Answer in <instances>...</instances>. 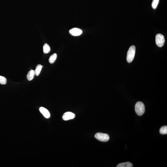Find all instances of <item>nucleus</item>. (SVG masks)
<instances>
[{
  "label": "nucleus",
  "instance_id": "obj_1",
  "mask_svg": "<svg viewBox=\"0 0 167 167\" xmlns=\"http://www.w3.org/2000/svg\"><path fill=\"white\" fill-rule=\"evenodd\" d=\"M135 110L139 116L143 115L145 112V106L144 103L141 102H137L135 105Z\"/></svg>",
  "mask_w": 167,
  "mask_h": 167
},
{
  "label": "nucleus",
  "instance_id": "obj_2",
  "mask_svg": "<svg viewBox=\"0 0 167 167\" xmlns=\"http://www.w3.org/2000/svg\"><path fill=\"white\" fill-rule=\"evenodd\" d=\"M136 52V48L134 46H132L129 48L128 51L127 60L128 63H130L133 60Z\"/></svg>",
  "mask_w": 167,
  "mask_h": 167
},
{
  "label": "nucleus",
  "instance_id": "obj_3",
  "mask_svg": "<svg viewBox=\"0 0 167 167\" xmlns=\"http://www.w3.org/2000/svg\"><path fill=\"white\" fill-rule=\"evenodd\" d=\"M95 137L97 140L102 142H107L109 140L110 137L107 134L97 133L95 135Z\"/></svg>",
  "mask_w": 167,
  "mask_h": 167
},
{
  "label": "nucleus",
  "instance_id": "obj_4",
  "mask_svg": "<svg viewBox=\"0 0 167 167\" xmlns=\"http://www.w3.org/2000/svg\"><path fill=\"white\" fill-rule=\"evenodd\" d=\"M155 41L157 46L159 47H162L165 43L164 37L162 34H158L156 36Z\"/></svg>",
  "mask_w": 167,
  "mask_h": 167
},
{
  "label": "nucleus",
  "instance_id": "obj_5",
  "mask_svg": "<svg viewBox=\"0 0 167 167\" xmlns=\"http://www.w3.org/2000/svg\"><path fill=\"white\" fill-rule=\"evenodd\" d=\"M75 115L74 113L70 112H67L64 113L62 116V118L64 121H67L74 119Z\"/></svg>",
  "mask_w": 167,
  "mask_h": 167
},
{
  "label": "nucleus",
  "instance_id": "obj_6",
  "mask_svg": "<svg viewBox=\"0 0 167 167\" xmlns=\"http://www.w3.org/2000/svg\"><path fill=\"white\" fill-rule=\"evenodd\" d=\"M69 32L70 35L75 36H79L82 33V30L77 28H74L71 29L69 30Z\"/></svg>",
  "mask_w": 167,
  "mask_h": 167
},
{
  "label": "nucleus",
  "instance_id": "obj_7",
  "mask_svg": "<svg viewBox=\"0 0 167 167\" xmlns=\"http://www.w3.org/2000/svg\"><path fill=\"white\" fill-rule=\"evenodd\" d=\"M39 111L45 118L48 119L50 117V114L48 110L43 107H41L39 108Z\"/></svg>",
  "mask_w": 167,
  "mask_h": 167
},
{
  "label": "nucleus",
  "instance_id": "obj_8",
  "mask_svg": "<svg viewBox=\"0 0 167 167\" xmlns=\"http://www.w3.org/2000/svg\"><path fill=\"white\" fill-rule=\"evenodd\" d=\"M35 75V71L31 70L29 71L27 75V80L29 81H31L34 78Z\"/></svg>",
  "mask_w": 167,
  "mask_h": 167
},
{
  "label": "nucleus",
  "instance_id": "obj_9",
  "mask_svg": "<svg viewBox=\"0 0 167 167\" xmlns=\"http://www.w3.org/2000/svg\"><path fill=\"white\" fill-rule=\"evenodd\" d=\"M132 163L129 162H125L119 164L117 166V167H132Z\"/></svg>",
  "mask_w": 167,
  "mask_h": 167
},
{
  "label": "nucleus",
  "instance_id": "obj_10",
  "mask_svg": "<svg viewBox=\"0 0 167 167\" xmlns=\"http://www.w3.org/2000/svg\"><path fill=\"white\" fill-rule=\"evenodd\" d=\"M43 67V66L41 64H38L37 66L35 71V75L37 76L39 75Z\"/></svg>",
  "mask_w": 167,
  "mask_h": 167
},
{
  "label": "nucleus",
  "instance_id": "obj_11",
  "mask_svg": "<svg viewBox=\"0 0 167 167\" xmlns=\"http://www.w3.org/2000/svg\"><path fill=\"white\" fill-rule=\"evenodd\" d=\"M57 58V55L56 54H54L50 57L49 61L50 64H52L55 62Z\"/></svg>",
  "mask_w": 167,
  "mask_h": 167
},
{
  "label": "nucleus",
  "instance_id": "obj_12",
  "mask_svg": "<svg viewBox=\"0 0 167 167\" xmlns=\"http://www.w3.org/2000/svg\"><path fill=\"white\" fill-rule=\"evenodd\" d=\"M51 51V48L48 44L46 43L43 46V51L45 54H47L50 52Z\"/></svg>",
  "mask_w": 167,
  "mask_h": 167
},
{
  "label": "nucleus",
  "instance_id": "obj_13",
  "mask_svg": "<svg viewBox=\"0 0 167 167\" xmlns=\"http://www.w3.org/2000/svg\"><path fill=\"white\" fill-rule=\"evenodd\" d=\"M159 132L160 134H167V126H162L160 128Z\"/></svg>",
  "mask_w": 167,
  "mask_h": 167
},
{
  "label": "nucleus",
  "instance_id": "obj_14",
  "mask_svg": "<svg viewBox=\"0 0 167 167\" xmlns=\"http://www.w3.org/2000/svg\"><path fill=\"white\" fill-rule=\"evenodd\" d=\"M159 0H153L152 4V8L154 9H156V8L159 2Z\"/></svg>",
  "mask_w": 167,
  "mask_h": 167
},
{
  "label": "nucleus",
  "instance_id": "obj_15",
  "mask_svg": "<svg viewBox=\"0 0 167 167\" xmlns=\"http://www.w3.org/2000/svg\"><path fill=\"white\" fill-rule=\"evenodd\" d=\"M7 83V79L5 77L0 76V84L1 85H5Z\"/></svg>",
  "mask_w": 167,
  "mask_h": 167
}]
</instances>
